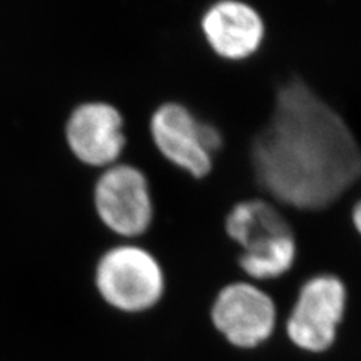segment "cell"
I'll use <instances>...</instances> for the list:
<instances>
[{
	"mask_svg": "<svg viewBox=\"0 0 361 361\" xmlns=\"http://www.w3.org/2000/svg\"><path fill=\"white\" fill-rule=\"evenodd\" d=\"M250 161L256 184L298 211L330 208L361 180V146L353 130L300 77L279 86Z\"/></svg>",
	"mask_w": 361,
	"mask_h": 361,
	"instance_id": "obj_1",
	"label": "cell"
},
{
	"mask_svg": "<svg viewBox=\"0 0 361 361\" xmlns=\"http://www.w3.org/2000/svg\"><path fill=\"white\" fill-rule=\"evenodd\" d=\"M97 288L111 307L122 312H145L160 301L164 273L157 259L137 245L109 250L97 267Z\"/></svg>",
	"mask_w": 361,
	"mask_h": 361,
	"instance_id": "obj_2",
	"label": "cell"
},
{
	"mask_svg": "<svg viewBox=\"0 0 361 361\" xmlns=\"http://www.w3.org/2000/svg\"><path fill=\"white\" fill-rule=\"evenodd\" d=\"M151 135L166 160L193 178H205L223 146L221 133L199 121L185 106L166 103L151 118Z\"/></svg>",
	"mask_w": 361,
	"mask_h": 361,
	"instance_id": "obj_3",
	"label": "cell"
},
{
	"mask_svg": "<svg viewBox=\"0 0 361 361\" xmlns=\"http://www.w3.org/2000/svg\"><path fill=\"white\" fill-rule=\"evenodd\" d=\"M348 290L336 274H316L304 281L293 304L286 331L298 348L310 353L329 349L342 322Z\"/></svg>",
	"mask_w": 361,
	"mask_h": 361,
	"instance_id": "obj_4",
	"label": "cell"
},
{
	"mask_svg": "<svg viewBox=\"0 0 361 361\" xmlns=\"http://www.w3.org/2000/svg\"><path fill=\"white\" fill-rule=\"evenodd\" d=\"M95 208L107 228L122 236H139L154 217L148 180L133 166L109 167L95 187Z\"/></svg>",
	"mask_w": 361,
	"mask_h": 361,
	"instance_id": "obj_5",
	"label": "cell"
},
{
	"mask_svg": "<svg viewBox=\"0 0 361 361\" xmlns=\"http://www.w3.org/2000/svg\"><path fill=\"white\" fill-rule=\"evenodd\" d=\"M276 304L250 281H233L214 300L211 318L216 329L240 348H255L273 334Z\"/></svg>",
	"mask_w": 361,
	"mask_h": 361,
	"instance_id": "obj_6",
	"label": "cell"
},
{
	"mask_svg": "<svg viewBox=\"0 0 361 361\" xmlns=\"http://www.w3.org/2000/svg\"><path fill=\"white\" fill-rule=\"evenodd\" d=\"M209 49L224 61L241 62L252 58L265 41V21L252 5L221 0L211 5L200 21Z\"/></svg>",
	"mask_w": 361,
	"mask_h": 361,
	"instance_id": "obj_7",
	"label": "cell"
},
{
	"mask_svg": "<svg viewBox=\"0 0 361 361\" xmlns=\"http://www.w3.org/2000/svg\"><path fill=\"white\" fill-rule=\"evenodd\" d=\"M66 142L85 164L104 167L118 160L123 146V119L107 103H86L77 107L66 122Z\"/></svg>",
	"mask_w": 361,
	"mask_h": 361,
	"instance_id": "obj_8",
	"label": "cell"
},
{
	"mask_svg": "<svg viewBox=\"0 0 361 361\" xmlns=\"http://www.w3.org/2000/svg\"><path fill=\"white\" fill-rule=\"evenodd\" d=\"M229 238L244 256H261L295 241L290 224L277 207L265 199L235 203L224 220Z\"/></svg>",
	"mask_w": 361,
	"mask_h": 361,
	"instance_id": "obj_9",
	"label": "cell"
},
{
	"mask_svg": "<svg viewBox=\"0 0 361 361\" xmlns=\"http://www.w3.org/2000/svg\"><path fill=\"white\" fill-rule=\"evenodd\" d=\"M351 220L355 232L361 236V199L355 203L353 211H351Z\"/></svg>",
	"mask_w": 361,
	"mask_h": 361,
	"instance_id": "obj_10",
	"label": "cell"
}]
</instances>
